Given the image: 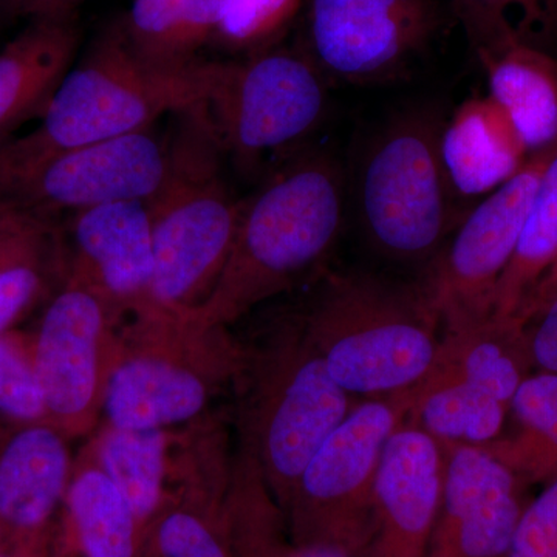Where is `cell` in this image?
<instances>
[{
    "instance_id": "cell-9",
    "label": "cell",
    "mask_w": 557,
    "mask_h": 557,
    "mask_svg": "<svg viewBox=\"0 0 557 557\" xmlns=\"http://www.w3.org/2000/svg\"><path fill=\"white\" fill-rule=\"evenodd\" d=\"M408 409L406 392L355 405L296 482L284 512L289 542H338L362 557L372 530L381 454Z\"/></svg>"
},
{
    "instance_id": "cell-6",
    "label": "cell",
    "mask_w": 557,
    "mask_h": 557,
    "mask_svg": "<svg viewBox=\"0 0 557 557\" xmlns=\"http://www.w3.org/2000/svg\"><path fill=\"white\" fill-rule=\"evenodd\" d=\"M245 403L244 446L285 512L304 468L355 408L330 376L300 322L281 325L252 355Z\"/></svg>"
},
{
    "instance_id": "cell-7",
    "label": "cell",
    "mask_w": 557,
    "mask_h": 557,
    "mask_svg": "<svg viewBox=\"0 0 557 557\" xmlns=\"http://www.w3.org/2000/svg\"><path fill=\"white\" fill-rule=\"evenodd\" d=\"M215 330L199 327L189 314H137L134 348H119L106 383L109 426L164 429L199 417L212 387L247 364V351L234 343L211 355L197 351Z\"/></svg>"
},
{
    "instance_id": "cell-30",
    "label": "cell",
    "mask_w": 557,
    "mask_h": 557,
    "mask_svg": "<svg viewBox=\"0 0 557 557\" xmlns=\"http://www.w3.org/2000/svg\"><path fill=\"white\" fill-rule=\"evenodd\" d=\"M50 236L51 225L44 215L0 236V335H7L39 295Z\"/></svg>"
},
{
    "instance_id": "cell-4",
    "label": "cell",
    "mask_w": 557,
    "mask_h": 557,
    "mask_svg": "<svg viewBox=\"0 0 557 557\" xmlns=\"http://www.w3.org/2000/svg\"><path fill=\"white\" fill-rule=\"evenodd\" d=\"M174 116L166 170L146 209L156 260L153 302L185 314L201 306L218 284L244 200L236 199L226 180V152L205 106Z\"/></svg>"
},
{
    "instance_id": "cell-13",
    "label": "cell",
    "mask_w": 557,
    "mask_h": 557,
    "mask_svg": "<svg viewBox=\"0 0 557 557\" xmlns=\"http://www.w3.org/2000/svg\"><path fill=\"white\" fill-rule=\"evenodd\" d=\"M166 170V139L152 127L54 157L10 200L49 218L106 205L148 201Z\"/></svg>"
},
{
    "instance_id": "cell-25",
    "label": "cell",
    "mask_w": 557,
    "mask_h": 557,
    "mask_svg": "<svg viewBox=\"0 0 557 557\" xmlns=\"http://www.w3.org/2000/svg\"><path fill=\"white\" fill-rule=\"evenodd\" d=\"M557 262V152L549 161L507 269L494 293L493 317L528 321V310Z\"/></svg>"
},
{
    "instance_id": "cell-20",
    "label": "cell",
    "mask_w": 557,
    "mask_h": 557,
    "mask_svg": "<svg viewBox=\"0 0 557 557\" xmlns=\"http://www.w3.org/2000/svg\"><path fill=\"white\" fill-rule=\"evenodd\" d=\"M431 370L474 384L511 408L520 384L534 372L527 324L490 317L445 329Z\"/></svg>"
},
{
    "instance_id": "cell-34",
    "label": "cell",
    "mask_w": 557,
    "mask_h": 557,
    "mask_svg": "<svg viewBox=\"0 0 557 557\" xmlns=\"http://www.w3.org/2000/svg\"><path fill=\"white\" fill-rule=\"evenodd\" d=\"M508 557H557V478L528 502Z\"/></svg>"
},
{
    "instance_id": "cell-40",
    "label": "cell",
    "mask_w": 557,
    "mask_h": 557,
    "mask_svg": "<svg viewBox=\"0 0 557 557\" xmlns=\"http://www.w3.org/2000/svg\"><path fill=\"white\" fill-rule=\"evenodd\" d=\"M2 541H3V527L0 523V553H2Z\"/></svg>"
},
{
    "instance_id": "cell-17",
    "label": "cell",
    "mask_w": 557,
    "mask_h": 557,
    "mask_svg": "<svg viewBox=\"0 0 557 557\" xmlns=\"http://www.w3.org/2000/svg\"><path fill=\"white\" fill-rule=\"evenodd\" d=\"M440 159L457 200L490 196L530 160L522 138L490 97L461 102L440 132Z\"/></svg>"
},
{
    "instance_id": "cell-5",
    "label": "cell",
    "mask_w": 557,
    "mask_h": 557,
    "mask_svg": "<svg viewBox=\"0 0 557 557\" xmlns=\"http://www.w3.org/2000/svg\"><path fill=\"white\" fill-rule=\"evenodd\" d=\"M434 110L388 121L362 150L354 182L355 211L370 245L405 265L434 262L468 212L450 189Z\"/></svg>"
},
{
    "instance_id": "cell-3",
    "label": "cell",
    "mask_w": 557,
    "mask_h": 557,
    "mask_svg": "<svg viewBox=\"0 0 557 557\" xmlns=\"http://www.w3.org/2000/svg\"><path fill=\"white\" fill-rule=\"evenodd\" d=\"M300 324L330 376L362 399L416 387L442 341V321L423 282L362 270L329 271Z\"/></svg>"
},
{
    "instance_id": "cell-1",
    "label": "cell",
    "mask_w": 557,
    "mask_h": 557,
    "mask_svg": "<svg viewBox=\"0 0 557 557\" xmlns=\"http://www.w3.org/2000/svg\"><path fill=\"white\" fill-rule=\"evenodd\" d=\"M214 61L159 65L132 49L121 24L69 70L36 129L0 145V200L54 157L149 129L161 116L207 104Z\"/></svg>"
},
{
    "instance_id": "cell-11",
    "label": "cell",
    "mask_w": 557,
    "mask_h": 557,
    "mask_svg": "<svg viewBox=\"0 0 557 557\" xmlns=\"http://www.w3.org/2000/svg\"><path fill=\"white\" fill-rule=\"evenodd\" d=\"M555 148L534 153L509 182L458 223L423 282L442 327L456 329L493 317L494 293Z\"/></svg>"
},
{
    "instance_id": "cell-23",
    "label": "cell",
    "mask_w": 557,
    "mask_h": 557,
    "mask_svg": "<svg viewBox=\"0 0 557 557\" xmlns=\"http://www.w3.org/2000/svg\"><path fill=\"white\" fill-rule=\"evenodd\" d=\"M230 474L211 485L168 493L143 534L137 557H231L225 494Z\"/></svg>"
},
{
    "instance_id": "cell-14",
    "label": "cell",
    "mask_w": 557,
    "mask_h": 557,
    "mask_svg": "<svg viewBox=\"0 0 557 557\" xmlns=\"http://www.w3.org/2000/svg\"><path fill=\"white\" fill-rule=\"evenodd\" d=\"M442 508L426 557H508L527 483L485 446L443 445Z\"/></svg>"
},
{
    "instance_id": "cell-16",
    "label": "cell",
    "mask_w": 557,
    "mask_h": 557,
    "mask_svg": "<svg viewBox=\"0 0 557 557\" xmlns=\"http://www.w3.org/2000/svg\"><path fill=\"white\" fill-rule=\"evenodd\" d=\"M73 273L120 311L160 309L153 302L152 230L146 201L106 205L76 212L73 219Z\"/></svg>"
},
{
    "instance_id": "cell-38",
    "label": "cell",
    "mask_w": 557,
    "mask_h": 557,
    "mask_svg": "<svg viewBox=\"0 0 557 557\" xmlns=\"http://www.w3.org/2000/svg\"><path fill=\"white\" fill-rule=\"evenodd\" d=\"M35 215H38V212L22 207L17 201L0 200V236L35 218Z\"/></svg>"
},
{
    "instance_id": "cell-36",
    "label": "cell",
    "mask_w": 557,
    "mask_h": 557,
    "mask_svg": "<svg viewBox=\"0 0 557 557\" xmlns=\"http://www.w3.org/2000/svg\"><path fill=\"white\" fill-rule=\"evenodd\" d=\"M284 557H361V553L338 542H289Z\"/></svg>"
},
{
    "instance_id": "cell-12",
    "label": "cell",
    "mask_w": 557,
    "mask_h": 557,
    "mask_svg": "<svg viewBox=\"0 0 557 557\" xmlns=\"http://www.w3.org/2000/svg\"><path fill=\"white\" fill-rule=\"evenodd\" d=\"M307 54L325 78H401L442 28L438 0H304Z\"/></svg>"
},
{
    "instance_id": "cell-21",
    "label": "cell",
    "mask_w": 557,
    "mask_h": 557,
    "mask_svg": "<svg viewBox=\"0 0 557 557\" xmlns=\"http://www.w3.org/2000/svg\"><path fill=\"white\" fill-rule=\"evenodd\" d=\"M490 95L516 127L530 156L557 146L555 54L515 46L482 62Z\"/></svg>"
},
{
    "instance_id": "cell-22",
    "label": "cell",
    "mask_w": 557,
    "mask_h": 557,
    "mask_svg": "<svg viewBox=\"0 0 557 557\" xmlns=\"http://www.w3.org/2000/svg\"><path fill=\"white\" fill-rule=\"evenodd\" d=\"M406 420L442 445L485 446L504 434L511 408L486 391L429 370L416 387L406 391Z\"/></svg>"
},
{
    "instance_id": "cell-39",
    "label": "cell",
    "mask_w": 557,
    "mask_h": 557,
    "mask_svg": "<svg viewBox=\"0 0 557 557\" xmlns=\"http://www.w3.org/2000/svg\"><path fill=\"white\" fill-rule=\"evenodd\" d=\"M557 296V262L555 269L552 270V273L548 274V277L545 278L544 284L541 285L536 296H534L533 302H531L530 310H528V322L531 321L539 311L544 309L545 306Z\"/></svg>"
},
{
    "instance_id": "cell-2",
    "label": "cell",
    "mask_w": 557,
    "mask_h": 557,
    "mask_svg": "<svg viewBox=\"0 0 557 557\" xmlns=\"http://www.w3.org/2000/svg\"><path fill=\"white\" fill-rule=\"evenodd\" d=\"M346 182L325 152L298 153L244 200L218 284L189 318L225 329L318 269L339 239Z\"/></svg>"
},
{
    "instance_id": "cell-26",
    "label": "cell",
    "mask_w": 557,
    "mask_h": 557,
    "mask_svg": "<svg viewBox=\"0 0 557 557\" xmlns=\"http://www.w3.org/2000/svg\"><path fill=\"white\" fill-rule=\"evenodd\" d=\"M515 429L485 448L527 485L557 478V373L534 370L512 399Z\"/></svg>"
},
{
    "instance_id": "cell-37",
    "label": "cell",
    "mask_w": 557,
    "mask_h": 557,
    "mask_svg": "<svg viewBox=\"0 0 557 557\" xmlns=\"http://www.w3.org/2000/svg\"><path fill=\"white\" fill-rule=\"evenodd\" d=\"M9 2L21 13L42 17L73 13L75 7L83 0H9Z\"/></svg>"
},
{
    "instance_id": "cell-24",
    "label": "cell",
    "mask_w": 557,
    "mask_h": 557,
    "mask_svg": "<svg viewBox=\"0 0 557 557\" xmlns=\"http://www.w3.org/2000/svg\"><path fill=\"white\" fill-rule=\"evenodd\" d=\"M226 0H131L124 35L143 60L185 65L218 35Z\"/></svg>"
},
{
    "instance_id": "cell-29",
    "label": "cell",
    "mask_w": 557,
    "mask_h": 557,
    "mask_svg": "<svg viewBox=\"0 0 557 557\" xmlns=\"http://www.w3.org/2000/svg\"><path fill=\"white\" fill-rule=\"evenodd\" d=\"M480 62L515 46L557 47V0H450Z\"/></svg>"
},
{
    "instance_id": "cell-8",
    "label": "cell",
    "mask_w": 557,
    "mask_h": 557,
    "mask_svg": "<svg viewBox=\"0 0 557 557\" xmlns=\"http://www.w3.org/2000/svg\"><path fill=\"white\" fill-rule=\"evenodd\" d=\"M327 102V78L306 50L271 49L214 61L205 109L226 156L252 171L306 141Z\"/></svg>"
},
{
    "instance_id": "cell-28",
    "label": "cell",
    "mask_w": 557,
    "mask_h": 557,
    "mask_svg": "<svg viewBox=\"0 0 557 557\" xmlns=\"http://www.w3.org/2000/svg\"><path fill=\"white\" fill-rule=\"evenodd\" d=\"M95 463L119 487L145 534L170 493L164 429L108 426L95 446Z\"/></svg>"
},
{
    "instance_id": "cell-18",
    "label": "cell",
    "mask_w": 557,
    "mask_h": 557,
    "mask_svg": "<svg viewBox=\"0 0 557 557\" xmlns=\"http://www.w3.org/2000/svg\"><path fill=\"white\" fill-rule=\"evenodd\" d=\"M72 463L64 434L47 421L27 423L0 450V523L36 533L67 496Z\"/></svg>"
},
{
    "instance_id": "cell-27",
    "label": "cell",
    "mask_w": 557,
    "mask_h": 557,
    "mask_svg": "<svg viewBox=\"0 0 557 557\" xmlns=\"http://www.w3.org/2000/svg\"><path fill=\"white\" fill-rule=\"evenodd\" d=\"M65 505L81 556H138L141 527L119 487L97 463L72 474Z\"/></svg>"
},
{
    "instance_id": "cell-41",
    "label": "cell",
    "mask_w": 557,
    "mask_h": 557,
    "mask_svg": "<svg viewBox=\"0 0 557 557\" xmlns=\"http://www.w3.org/2000/svg\"><path fill=\"white\" fill-rule=\"evenodd\" d=\"M62 557H75V556H72V555H65V556H62Z\"/></svg>"
},
{
    "instance_id": "cell-31",
    "label": "cell",
    "mask_w": 557,
    "mask_h": 557,
    "mask_svg": "<svg viewBox=\"0 0 557 557\" xmlns=\"http://www.w3.org/2000/svg\"><path fill=\"white\" fill-rule=\"evenodd\" d=\"M231 557H284L289 544L284 515L263 491L237 494L226 508Z\"/></svg>"
},
{
    "instance_id": "cell-33",
    "label": "cell",
    "mask_w": 557,
    "mask_h": 557,
    "mask_svg": "<svg viewBox=\"0 0 557 557\" xmlns=\"http://www.w3.org/2000/svg\"><path fill=\"white\" fill-rule=\"evenodd\" d=\"M0 412L25 423L46 421L32 357L9 335H0Z\"/></svg>"
},
{
    "instance_id": "cell-10",
    "label": "cell",
    "mask_w": 557,
    "mask_h": 557,
    "mask_svg": "<svg viewBox=\"0 0 557 557\" xmlns=\"http://www.w3.org/2000/svg\"><path fill=\"white\" fill-rule=\"evenodd\" d=\"M120 313L73 271L44 313L30 357L46 421L62 434L89 431L102 409L106 383L119 351L112 347V329Z\"/></svg>"
},
{
    "instance_id": "cell-32",
    "label": "cell",
    "mask_w": 557,
    "mask_h": 557,
    "mask_svg": "<svg viewBox=\"0 0 557 557\" xmlns=\"http://www.w3.org/2000/svg\"><path fill=\"white\" fill-rule=\"evenodd\" d=\"M304 0H226L215 39L233 50L269 46L292 24Z\"/></svg>"
},
{
    "instance_id": "cell-35",
    "label": "cell",
    "mask_w": 557,
    "mask_h": 557,
    "mask_svg": "<svg viewBox=\"0 0 557 557\" xmlns=\"http://www.w3.org/2000/svg\"><path fill=\"white\" fill-rule=\"evenodd\" d=\"M534 370L557 373V296L527 324Z\"/></svg>"
},
{
    "instance_id": "cell-19",
    "label": "cell",
    "mask_w": 557,
    "mask_h": 557,
    "mask_svg": "<svg viewBox=\"0 0 557 557\" xmlns=\"http://www.w3.org/2000/svg\"><path fill=\"white\" fill-rule=\"evenodd\" d=\"M81 32L73 13L33 17L0 51V135L42 115L73 67Z\"/></svg>"
},
{
    "instance_id": "cell-15",
    "label": "cell",
    "mask_w": 557,
    "mask_h": 557,
    "mask_svg": "<svg viewBox=\"0 0 557 557\" xmlns=\"http://www.w3.org/2000/svg\"><path fill=\"white\" fill-rule=\"evenodd\" d=\"M443 480L442 443L403 421L381 454L372 530L362 557H426L442 508Z\"/></svg>"
}]
</instances>
